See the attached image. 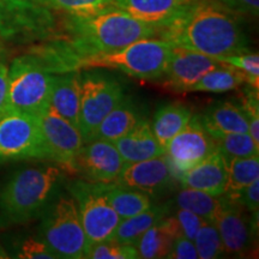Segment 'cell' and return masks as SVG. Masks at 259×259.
<instances>
[{
    "label": "cell",
    "instance_id": "obj_1",
    "mask_svg": "<svg viewBox=\"0 0 259 259\" xmlns=\"http://www.w3.org/2000/svg\"><path fill=\"white\" fill-rule=\"evenodd\" d=\"M173 46L211 58L247 53L250 41L239 16L218 2L197 0L193 5L158 31Z\"/></svg>",
    "mask_w": 259,
    "mask_h": 259
},
{
    "label": "cell",
    "instance_id": "obj_2",
    "mask_svg": "<svg viewBox=\"0 0 259 259\" xmlns=\"http://www.w3.org/2000/svg\"><path fill=\"white\" fill-rule=\"evenodd\" d=\"M65 35L80 57L108 53L143 38L155 37L158 29L138 21L122 10L112 8L89 16L66 15Z\"/></svg>",
    "mask_w": 259,
    "mask_h": 259
},
{
    "label": "cell",
    "instance_id": "obj_3",
    "mask_svg": "<svg viewBox=\"0 0 259 259\" xmlns=\"http://www.w3.org/2000/svg\"><path fill=\"white\" fill-rule=\"evenodd\" d=\"M61 167L41 166L14 171L0 186V229L41 218L60 190Z\"/></svg>",
    "mask_w": 259,
    "mask_h": 259
},
{
    "label": "cell",
    "instance_id": "obj_4",
    "mask_svg": "<svg viewBox=\"0 0 259 259\" xmlns=\"http://www.w3.org/2000/svg\"><path fill=\"white\" fill-rule=\"evenodd\" d=\"M173 47L162 38H143L120 50L84 58L79 70L111 69L142 80H161Z\"/></svg>",
    "mask_w": 259,
    "mask_h": 259
},
{
    "label": "cell",
    "instance_id": "obj_5",
    "mask_svg": "<svg viewBox=\"0 0 259 259\" xmlns=\"http://www.w3.org/2000/svg\"><path fill=\"white\" fill-rule=\"evenodd\" d=\"M38 238L42 239L58 258L85 257L87 239L76 200L69 191L61 189L41 215Z\"/></svg>",
    "mask_w": 259,
    "mask_h": 259
},
{
    "label": "cell",
    "instance_id": "obj_6",
    "mask_svg": "<svg viewBox=\"0 0 259 259\" xmlns=\"http://www.w3.org/2000/svg\"><path fill=\"white\" fill-rule=\"evenodd\" d=\"M53 79L54 74L30 52L15 58L9 66L6 112L40 115L50 107Z\"/></svg>",
    "mask_w": 259,
    "mask_h": 259
},
{
    "label": "cell",
    "instance_id": "obj_7",
    "mask_svg": "<svg viewBox=\"0 0 259 259\" xmlns=\"http://www.w3.org/2000/svg\"><path fill=\"white\" fill-rule=\"evenodd\" d=\"M54 12L38 0H0V37L15 44L54 37L58 31Z\"/></svg>",
    "mask_w": 259,
    "mask_h": 259
},
{
    "label": "cell",
    "instance_id": "obj_8",
    "mask_svg": "<svg viewBox=\"0 0 259 259\" xmlns=\"http://www.w3.org/2000/svg\"><path fill=\"white\" fill-rule=\"evenodd\" d=\"M79 131L84 143H88L105 116L124 99L126 94L118 79L95 69L79 70Z\"/></svg>",
    "mask_w": 259,
    "mask_h": 259
},
{
    "label": "cell",
    "instance_id": "obj_9",
    "mask_svg": "<svg viewBox=\"0 0 259 259\" xmlns=\"http://www.w3.org/2000/svg\"><path fill=\"white\" fill-rule=\"evenodd\" d=\"M48 160L37 116L6 112L0 116V164Z\"/></svg>",
    "mask_w": 259,
    "mask_h": 259
},
{
    "label": "cell",
    "instance_id": "obj_10",
    "mask_svg": "<svg viewBox=\"0 0 259 259\" xmlns=\"http://www.w3.org/2000/svg\"><path fill=\"white\" fill-rule=\"evenodd\" d=\"M67 191L76 200L80 222L85 233L87 251L97 242L112 239L121 219L99 190L96 183L74 180L69 184Z\"/></svg>",
    "mask_w": 259,
    "mask_h": 259
},
{
    "label": "cell",
    "instance_id": "obj_11",
    "mask_svg": "<svg viewBox=\"0 0 259 259\" xmlns=\"http://www.w3.org/2000/svg\"><path fill=\"white\" fill-rule=\"evenodd\" d=\"M213 138L204 127L199 115H192L187 125L167 145L164 156L177 179L216 151Z\"/></svg>",
    "mask_w": 259,
    "mask_h": 259
},
{
    "label": "cell",
    "instance_id": "obj_12",
    "mask_svg": "<svg viewBox=\"0 0 259 259\" xmlns=\"http://www.w3.org/2000/svg\"><path fill=\"white\" fill-rule=\"evenodd\" d=\"M37 119L48 160L56 162L63 169L72 173L74 161L84 144L79 128L58 114L52 107H48Z\"/></svg>",
    "mask_w": 259,
    "mask_h": 259
},
{
    "label": "cell",
    "instance_id": "obj_13",
    "mask_svg": "<svg viewBox=\"0 0 259 259\" xmlns=\"http://www.w3.org/2000/svg\"><path fill=\"white\" fill-rule=\"evenodd\" d=\"M247 212L241 204L226 196L222 197V208L213 225L221 236L226 253L242 255L250 250L254 228L257 229L258 216L252 213L248 216Z\"/></svg>",
    "mask_w": 259,
    "mask_h": 259
},
{
    "label": "cell",
    "instance_id": "obj_14",
    "mask_svg": "<svg viewBox=\"0 0 259 259\" xmlns=\"http://www.w3.org/2000/svg\"><path fill=\"white\" fill-rule=\"evenodd\" d=\"M125 162L114 143L90 141L84 143L73 164V174L89 183H113L124 168Z\"/></svg>",
    "mask_w": 259,
    "mask_h": 259
},
{
    "label": "cell",
    "instance_id": "obj_15",
    "mask_svg": "<svg viewBox=\"0 0 259 259\" xmlns=\"http://www.w3.org/2000/svg\"><path fill=\"white\" fill-rule=\"evenodd\" d=\"M221 65L205 54L174 46L161 82L174 93H189L204 74Z\"/></svg>",
    "mask_w": 259,
    "mask_h": 259
},
{
    "label": "cell",
    "instance_id": "obj_16",
    "mask_svg": "<svg viewBox=\"0 0 259 259\" xmlns=\"http://www.w3.org/2000/svg\"><path fill=\"white\" fill-rule=\"evenodd\" d=\"M177 179L166 156L125 163L114 183L119 185L142 191L148 194H156L166 191Z\"/></svg>",
    "mask_w": 259,
    "mask_h": 259
},
{
    "label": "cell",
    "instance_id": "obj_17",
    "mask_svg": "<svg viewBox=\"0 0 259 259\" xmlns=\"http://www.w3.org/2000/svg\"><path fill=\"white\" fill-rule=\"evenodd\" d=\"M196 2L197 0H112V6L161 30Z\"/></svg>",
    "mask_w": 259,
    "mask_h": 259
},
{
    "label": "cell",
    "instance_id": "obj_18",
    "mask_svg": "<svg viewBox=\"0 0 259 259\" xmlns=\"http://www.w3.org/2000/svg\"><path fill=\"white\" fill-rule=\"evenodd\" d=\"M178 180L184 189L199 190L213 196H223L228 180L227 158L219 150L213 151L205 160L184 171Z\"/></svg>",
    "mask_w": 259,
    "mask_h": 259
},
{
    "label": "cell",
    "instance_id": "obj_19",
    "mask_svg": "<svg viewBox=\"0 0 259 259\" xmlns=\"http://www.w3.org/2000/svg\"><path fill=\"white\" fill-rule=\"evenodd\" d=\"M114 145L125 163L144 161L164 155V149L155 138L150 122L141 119L128 134L116 139Z\"/></svg>",
    "mask_w": 259,
    "mask_h": 259
},
{
    "label": "cell",
    "instance_id": "obj_20",
    "mask_svg": "<svg viewBox=\"0 0 259 259\" xmlns=\"http://www.w3.org/2000/svg\"><path fill=\"white\" fill-rule=\"evenodd\" d=\"M50 107L67 121L79 128V71H70V72L54 74Z\"/></svg>",
    "mask_w": 259,
    "mask_h": 259
},
{
    "label": "cell",
    "instance_id": "obj_21",
    "mask_svg": "<svg viewBox=\"0 0 259 259\" xmlns=\"http://www.w3.org/2000/svg\"><path fill=\"white\" fill-rule=\"evenodd\" d=\"M200 121L210 135L245 134L248 132V121L241 107L236 103L223 101L198 114Z\"/></svg>",
    "mask_w": 259,
    "mask_h": 259
},
{
    "label": "cell",
    "instance_id": "obj_22",
    "mask_svg": "<svg viewBox=\"0 0 259 259\" xmlns=\"http://www.w3.org/2000/svg\"><path fill=\"white\" fill-rule=\"evenodd\" d=\"M139 120V113L134 100L128 95L116 105L96 128L92 141H106L114 143L116 139L128 134Z\"/></svg>",
    "mask_w": 259,
    "mask_h": 259
},
{
    "label": "cell",
    "instance_id": "obj_23",
    "mask_svg": "<svg viewBox=\"0 0 259 259\" xmlns=\"http://www.w3.org/2000/svg\"><path fill=\"white\" fill-rule=\"evenodd\" d=\"M193 113L185 103L170 102L161 106L155 113L151 130L155 138L166 151L167 145L173 137L187 125Z\"/></svg>",
    "mask_w": 259,
    "mask_h": 259
},
{
    "label": "cell",
    "instance_id": "obj_24",
    "mask_svg": "<svg viewBox=\"0 0 259 259\" xmlns=\"http://www.w3.org/2000/svg\"><path fill=\"white\" fill-rule=\"evenodd\" d=\"M96 185L121 220L143 212L153 205L150 194L142 191L128 189L114 181L106 184L96 183Z\"/></svg>",
    "mask_w": 259,
    "mask_h": 259
},
{
    "label": "cell",
    "instance_id": "obj_25",
    "mask_svg": "<svg viewBox=\"0 0 259 259\" xmlns=\"http://www.w3.org/2000/svg\"><path fill=\"white\" fill-rule=\"evenodd\" d=\"M171 209V203L161 204V205L153 206L145 211L131 216V218L122 219L116 227L112 240L121 242V244L136 245L138 239L148 231L150 227L163 219L164 216L169 215Z\"/></svg>",
    "mask_w": 259,
    "mask_h": 259
},
{
    "label": "cell",
    "instance_id": "obj_26",
    "mask_svg": "<svg viewBox=\"0 0 259 259\" xmlns=\"http://www.w3.org/2000/svg\"><path fill=\"white\" fill-rule=\"evenodd\" d=\"M247 83V76L242 71L222 64L208 73L204 74L189 93H215L221 94L231 90L239 89L241 85Z\"/></svg>",
    "mask_w": 259,
    "mask_h": 259
},
{
    "label": "cell",
    "instance_id": "obj_27",
    "mask_svg": "<svg viewBox=\"0 0 259 259\" xmlns=\"http://www.w3.org/2000/svg\"><path fill=\"white\" fill-rule=\"evenodd\" d=\"M176 204L178 208L189 210L206 222L213 223L222 208V196H213L199 190L183 187L177 194Z\"/></svg>",
    "mask_w": 259,
    "mask_h": 259
},
{
    "label": "cell",
    "instance_id": "obj_28",
    "mask_svg": "<svg viewBox=\"0 0 259 259\" xmlns=\"http://www.w3.org/2000/svg\"><path fill=\"white\" fill-rule=\"evenodd\" d=\"M227 192H236L259 179V155L227 158Z\"/></svg>",
    "mask_w": 259,
    "mask_h": 259
},
{
    "label": "cell",
    "instance_id": "obj_29",
    "mask_svg": "<svg viewBox=\"0 0 259 259\" xmlns=\"http://www.w3.org/2000/svg\"><path fill=\"white\" fill-rule=\"evenodd\" d=\"M173 241L174 239L157 222L138 239L135 246L138 251L139 258H167Z\"/></svg>",
    "mask_w": 259,
    "mask_h": 259
},
{
    "label": "cell",
    "instance_id": "obj_30",
    "mask_svg": "<svg viewBox=\"0 0 259 259\" xmlns=\"http://www.w3.org/2000/svg\"><path fill=\"white\" fill-rule=\"evenodd\" d=\"M216 149L226 158L248 157L259 155V145L248 132L245 134H213Z\"/></svg>",
    "mask_w": 259,
    "mask_h": 259
},
{
    "label": "cell",
    "instance_id": "obj_31",
    "mask_svg": "<svg viewBox=\"0 0 259 259\" xmlns=\"http://www.w3.org/2000/svg\"><path fill=\"white\" fill-rule=\"evenodd\" d=\"M53 11L71 16H89L112 8V0H38Z\"/></svg>",
    "mask_w": 259,
    "mask_h": 259
},
{
    "label": "cell",
    "instance_id": "obj_32",
    "mask_svg": "<svg viewBox=\"0 0 259 259\" xmlns=\"http://www.w3.org/2000/svg\"><path fill=\"white\" fill-rule=\"evenodd\" d=\"M193 244L200 259H215L226 253L218 228L211 222H205L200 227Z\"/></svg>",
    "mask_w": 259,
    "mask_h": 259
},
{
    "label": "cell",
    "instance_id": "obj_33",
    "mask_svg": "<svg viewBox=\"0 0 259 259\" xmlns=\"http://www.w3.org/2000/svg\"><path fill=\"white\" fill-rule=\"evenodd\" d=\"M85 258L90 259H137L138 251L135 245L121 244L112 239L97 242L90 246L85 253Z\"/></svg>",
    "mask_w": 259,
    "mask_h": 259
},
{
    "label": "cell",
    "instance_id": "obj_34",
    "mask_svg": "<svg viewBox=\"0 0 259 259\" xmlns=\"http://www.w3.org/2000/svg\"><path fill=\"white\" fill-rule=\"evenodd\" d=\"M213 59L242 71L247 76L248 85L254 89L259 88V56L257 53L232 54V56L218 57Z\"/></svg>",
    "mask_w": 259,
    "mask_h": 259
},
{
    "label": "cell",
    "instance_id": "obj_35",
    "mask_svg": "<svg viewBox=\"0 0 259 259\" xmlns=\"http://www.w3.org/2000/svg\"><path fill=\"white\" fill-rule=\"evenodd\" d=\"M244 111L248 121V134L253 141L259 145V100L258 89L250 85L246 89L245 96L242 97L241 103L239 105Z\"/></svg>",
    "mask_w": 259,
    "mask_h": 259
},
{
    "label": "cell",
    "instance_id": "obj_36",
    "mask_svg": "<svg viewBox=\"0 0 259 259\" xmlns=\"http://www.w3.org/2000/svg\"><path fill=\"white\" fill-rule=\"evenodd\" d=\"M16 257L22 259H57V254L42 239L27 238L17 246Z\"/></svg>",
    "mask_w": 259,
    "mask_h": 259
},
{
    "label": "cell",
    "instance_id": "obj_37",
    "mask_svg": "<svg viewBox=\"0 0 259 259\" xmlns=\"http://www.w3.org/2000/svg\"><path fill=\"white\" fill-rule=\"evenodd\" d=\"M226 197L234 202L241 204L244 208L251 212L252 215L258 216L259 210V179L254 180L250 185L246 186L245 189L236 192H227Z\"/></svg>",
    "mask_w": 259,
    "mask_h": 259
},
{
    "label": "cell",
    "instance_id": "obj_38",
    "mask_svg": "<svg viewBox=\"0 0 259 259\" xmlns=\"http://www.w3.org/2000/svg\"><path fill=\"white\" fill-rule=\"evenodd\" d=\"M176 219L179 222L181 231H183L184 238L190 239L193 241L194 236L198 233L199 228L202 227L206 221L199 218L196 213L189 211V210L178 208L176 212Z\"/></svg>",
    "mask_w": 259,
    "mask_h": 259
},
{
    "label": "cell",
    "instance_id": "obj_39",
    "mask_svg": "<svg viewBox=\"0 0 259 259\" xmlns=\"http://www.w3.org/2000/svg\"><path fill=\"white\" fill-rule=\"evenodd\" d=\"M215 2L238 16L257 17L259 12V0H215Z\"/></svg>",
    "mask_w": 259,
    "mask_h": 259
},
{
    "label": "cell",
    "instance_id": "obj_40",
    "mask_svg": "<svg viewBox=\"0 0 259 259\" xmlns=\"http://www.w3.org/2000/svg\"><path fill=\"white\" fill-rule=\"evenodd\" d=\"M167 258H170V259H196V258H198V253H197L196 246H194L193 241L190 240V239L181 236V238H178L173 241L171 250Z\"/></svg>",
    "mask_w": 259,
    "mask_h": 259
},
{
    "label": "cell",
    "instance_id": "obj_41",
    "mask_svg": "<svg viewBox=\"0 0 259 259\" xmlns=\"http://www.w3.org/2000/svg\"><path fill=\"white\" fill-rule=\"evenodd\" d=\"M9 90V66L5 63L3 53L0 52V116L6 113L8 108Z\"/></svg>",
    "mask_w": 259,
    "mask_h": 259
},
{
    "label": "cell",
    "instance_id": "obj_42",
    "mask_svg": "<svg viewBox=\"0 0 259 259\" xmlns=\"http://www.w3.org/2000/svg\"><path fill=\"white\" fill-rule=\"evenodd\" d=\"M8 257H9V255L6 254V252L3 250L2 247H0V258H8Z\"/></svg>",
    "mask_w": 259,
    "mask_h": 259
},
{
    "label": "cell",
    "instance_id": "obj_43",
    "mask_svg": "<svg viewBox=\"0 0 259 259\" xmlns=\"http://www.w3.org/2000/svg\"><path fill=\"white\" fill-rule=\"evenodd\" d=\"M0 52H2V48H0Z\"/></svg>",
    "mask_w": 259,
    "mask_h": 259
}]
</instances>
